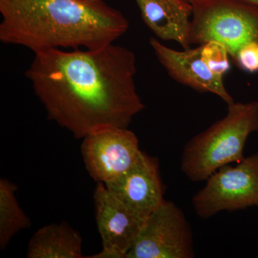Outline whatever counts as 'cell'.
<instances>
[{"mask_svg":"<svg viewBox=\"0 0 258 258\" xmlns=\"http://www.w3.org/2000/svg\"><path fill=\"white\" fill-rule=\"evenodd\" d=\"M190 43L222 44L235 60L246 44L258 42V7L237 0H193Z\"/></svg>","mask_w":258,"mask_h":258,"instance_id":"4","label":"cell"},{"mask_svg":"<svg viewBox=\"0 0 258 258\" xmlns=\"http://www.w3.org/2000/svg\"><path fill=\"white\" fill-rule=\"evenodd\" d=\"M0 40L35 53L72 47L95 50L124 35L129 23L104 2L0 0Z\"/></svg>","mask_w":258,"mask_h":258,"instance_id":"2","label":"cell"},{"mask_svg":"<svg viewBox=\"0 0 258 258\" xmlns=\"http://www.w3.org/2000/svg\"><path fill=\"white\" fill-rule=\"evenodd\" d=\"M150 45L168 74L181 84L200 91L213 93L227 105L234 99L226 89L223 76L212 73L202 57V46L179 51L166 47L152 37Z\"/></svg>","mask_w":258,"mask_h":258,"instance_id":"10","label":"cell"},{"mask_svg":"<svg viewBox=\"0 0 258 258\" xmlns=\"http://www.w3.org/2000/svg\"><path fill=\"white\" fill-rule=\"evenodd\" d=\"M237 1L245 3V4L254 5V6L258 7V0H237Z\"/></svg>","mask_w":258,"mask_h":258,"instance_id":"16","label":"cell"},{"mask_svg":"<svg viewBox=\"0 0 258 258\" xmlns=\"http://www.w3.org/2000/svg\"><path fill=\"white\" fill-rule=\"evenodd\" d=\"M28 258H81L82 238L62 222L42 227L34 234L27 250Z\"/></svg>","mask_w":258,"mask_h":258,"instance_id":"12","label":"cell"},{"mask_svg":"<svg viewBox=\"0 0 258 258\" xmlns=\"http://www.w3.org/2000/svg\"><path fill=\"white\" fill-rule=\"evenodd\" d=\"M95 218L103 249L90 258H125L137 242L148 217L118 200L103 183L94 195Z\"/></svg>","mask_w":258,"mask_h":258,"instance_id":"8","label":"cell"},{"mask_svg":"<svg viewBox=\"0 0 258 258\" xmlns=\"http://www.w3.org/2000/svg\"><path fill=\"white\" fill-rule=\"evenodd\" d=\"M257 130V102L228 104L222 119L185 145L181 171L193 182L206 181L222 166L243 160L247 139Z\"/></svg>","mask_w":258,"mask_h":258,"instance_id":"3","label":"cell"},{"mask_svg":"<svg viewBox=\"0 0 258 258\" xmlns=\"http://www.w3.org/2000/svg\"><path fill=\"white\" fill-rule=\"evenodd\" d=\"M136 74L135 54L111 43L95 50L36 52L25 76L48 118L83 139L102 128H128L143 111Z\"/></svg>","mask_w":258,"mask_h":258,"instance_id":"1","label":"cell"},{"mask_svg":"<svg viewBox=\"0 0 258 258\" xmlns=\"http://www.w3.org/2000/svg\"><path fill=\"white\" fill-rule=\"evenodd\" d=\"M83 139L85 166L98 183L106 184L116 179L138 161L142 153L138 138L128 128H102Z\"/></svg>","mask_w":258,"mask_h":258,"instance_id":"7","label":"cell"},{"mask_svg":"<svg viewBox=\"0 0 258 258\" xmlns=\"http://www.w3.org/2000/svg\"><path fill=\"white\" fill-rule=\"evenodd\" d=\"M18 186L10 180L0 179V249L6 248L20 231L28 228L31 222L20 208L15 192Z\"/></svg>","mask_w":258,"mask_h":258,"instance_id":"13","label":"cell"},{"mask_svg":"<svg viewBox=\"0 0 258 258\" xmlns=\"http://www.w3.org/2000/svg\"><path fill=\"white\" fill-rule=\"evenodd\" d=\"M234 62L245 72H258V42H249L241 47Z\"/></svg>","mask_w":258,"mask_h":258,"instance_id":"15","label":"cell"},{"mask_svg":"<svg viewBox=\"0 0 258 258\" xmlns=\"http://www.w3.org/2000/svg\"><path fill=\"white\" fill-rule=\"evenodd\" d=\"M104 185L120 202L147 216L164 200L159 162L143 152L128 171Z\"/></svg>","mask_w":258,"mask_h":258,"instance_id":"9","label":"cell"},{"mask_svg":"<svg viewBox=\"0 0 258 258\" xmlns=\"http://www.w3.org/2000/svg\"><path fill=\"white\" fill-rule=\"evenodd\" d=\"M206 181L205 187L192 198L193 208L201 218L222 211L258 208V152L235 166H222Z\"/></svg>","mask_w":258,"mask_h":258,"instance_id":"5","label":"cell"},{"mask_svg":"<svg viewBox=\"0 0 258 258\" xmlns=\"http://www.w3.org/2000/svg\"><path fill=\"white\" fill-rule=\"evenodd\" d=\"M201 46L204 62L212 73L223 76L230 68V55L227 49L222 44L215 41L207 42Z\"/></svg>","mask_w":258,"mask_h":258,"instance_id":"14","label":"cell"},{"mask_svg":"<svg viewBox=\"0 0 258 258\" xmlns=\"http://www.w3.org/2000/svg\"><path fill=\"white\" fill-rule=\"evenodd\" d=\"M186 1L189 2V3H191V2H192L193 0H186Z\"/></svg>","mask_w":258,"mask_h":258,"instance_id":"18","label":"cell"},{"mask_svg":"<svg viewBox=\"0 0 258 258\" xmlns=\"http://www.w3.org/2000/svg\"><path fill=\"white\" fill-rule=\"evenodd\" d=\"M141 16L154 35L189 48L192 5L186 0H135Z\"/></svg>","mask_w":258,"mask_h":258,"instance_id":"11","label":"cell"},{"mask_svg":"<svg viewBox=\"0 0 258 258\" xmlns=\"http://www.w3.org/2000/svg\"><path fill=\"white\" fill-rule=\"evenodd\" d=\"M85 1L98 2V1H101V0H85Z\"/></svg>","mask_w":258,"mask_h":258,"instance_id":"17","label":"cell"},{"mask_svg":"<svg viewBox=\"0 0 258 258\" xmlns=\"http://www.w3.org/2000/svg\"><path fill=\"white\" fill-rule=\"evenodd\" d=\"M194 257L192 232L182 210L164 200L148 217L125 258Z\"/></svg>","mask_w":258,"mask_h":258,"instance_id":"6","label":"cell"}]
</instances>
